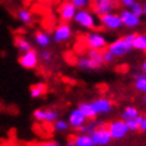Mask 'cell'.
<instances>
[{"label":"cell","mask_w":146,"mask_h":146,"mask_svg":"<svg viewBox=\"0 0 146 146\" xmlns=\"http://www.w3.org/2000/svg\"><path fill=\"white\" fill-rule=\"evenodd\" d=\"M133 50L139 52H146V34H135L133 40Z\"/></svg>","instance_id":"obj_22"},{"label":"cell","mask_w":146,"mask_h":146,"mask_svg":"<svg viewBox=\"0 0 146 146\" xmlns=\"http://www.w3.org/2000/svg\"><path fill=\"white\" fill-rule=\"evenodd\" d=\"M67 121L69 124V126H71V129L78 130L79 127H82L87 121H88V119H87V116L82 113L81 109L74 108V109H72V110L69 111Z\"/></svg>","instance_id":"obj_13"},{"label":"cell","mask_w":146,"mask_h":146,"mask_svg":"<svg viewBox=\"0 0 146 146\" xmlns=\"http://www.w3.org/2000/svg\"><path fill=\"white\" fill-rule=\"evenodd\" d=\"M116 6L118 4L113 0H93V13L97 16L114 11Z\"/></svg>","instance_id":"obj_11"},{"label":"cell","mask_w":146,"mask_h":146,"mask_svg":"<svg viewBox=\"0 0 146 146\" xmlns=\"http://www.w3.org/2000/svg\"><path fill=\"white\" fill-rule=\"evenodd\" d=\"M37 146H63L61 142L58 141H53V140H50V141H45V142H41L40 145Z\"/></svg>","instance_id":"obj_33"},{"label":"cell","mask_w":146,"mask_h":146,"mask_svg":"<svg viewBox=\"0 0 146 146\" xmlns=\"http://www.w3.org/2000/svg\"><path fill=\"white\" fill-rule=\"evenodd\" d=\"M78 108L81 109L82 113L87 116V119H88V120L98 118L97 113H96V110H94V108H93V105H92L90 102H82V103H79Z\"/></svg>","instance_id":"obj_24"},{"label":"cell","mask_w":146,"mask_h":146,"mask_svg":"<svg viewBox=\"0 0 146 146\" xmlns=\"http://www.w3.org/2000/svg\"><path fill=\"white\" fill-rule=\"evenodd\" d=\"M52 127H53V130L56 131V133H67V131L71 129V126H69V124L67 120H64V119H60L58 118L57 120H54V121L52 123Z\"/></svg>","instance_id":"obj_25"},{"label":"cell","mask_w":146,"mask_h":146,"mask_svg":"<svg viewBox=\"0 0 146 146\" xmlns=\"http://www.w3.org/2000/svg\"><path fill=\"white\" fill-rule=\"evenodd\" d=\"M135 37L134 32H130L125 36H121V37L114 40V41L109 42L107 46V50L110 52L115 58H120L124 57L126 54H129L133 50V40Z\"/></svg>","instance_id":"obj_1"},{"label":"cell","mask_w":146,"mask_h":146,"mask_svg":"<svg viewBox=\"0 0 146 146\" xmlns=\"http://www.w3.org/2000/svg\"><path fill=\"white\" fill-rule=\"evenodd\" d=\"M14 46L19 51V53H24L26 51L32 50V42L30 40H27L24 36H15L14 38Z\"/></svg>","instance_id":"obj_17"},{"label":"cell","mask_w":146,"mask_h":146,"mask_svg":"<svg viewBox=\"0 0 146 146\" xmlns=\"http://www.w3.org/2000/svg\"><path fill=\"white\" fill-rule=\"evenodd\" d=\"M134 1H135V0H121V1H120V3H121V4H123L124 6H125V8L129 9L130 6L133 5V3H134Z\"/></svg>","instance_id":"obj_35"},{"label":"cell","mask_w":146,"mask_h":146,"mask_svg":"<svg viewBox=\"0 0 146 146\" xmlns=\"http://www.w3.org/2000/svg\"><path fill=\"white\" fill-rule=\"evenodd\" d=\"M103 124H105V123L103 121V120L98 119V118H96V119H89L82 127H79L78 131H79V133H83V134H89L90 135L94 130L97 129V127H99L100 125H103Z\"/></svg>","instance_id":"obj_18"},{"label":"cell","mask_w":146,"mask_h":146,"mask_svg":"<svg viewBox=\"0 0 146 146\" xmlns=\"http://www.w3.org/2000/svg\"><path fill=\"white\" fill-rule=\"evenodd\" d=\"M107 127L111 136V140H123L130 133L125 120L123 119L111 120V121H109V124H107Z\"/></svg>","instance_id":"obj_4"},{"label":"cell","mask_w":146,"mask_h":146,"mask_svg":"<svg viewBox=\"0 0 146 146\" xmlns=\"http://www.w3.org/2000/svg\"><path fill=\"white\" fill-rule=\"evenodd\" d=\"M98 19H99V24H100L104 29H107V30L118 31V30H120V29L123 27L121 19H120L119 14H116V13H114V11L98 16Z\"/></svg>","instance_id":"obj_7"},{"label":"cell","mask_w":146,"mask_h":146,"mask_svg":"<svg viewBox=\"0 0 146 146\" xmlns=\"http://www.w3.org/2000/svg\"><path fill=\"white\" fill-rule=\"evenodd\" d=\"M90 103H92L94 110H96L98 116L110 114V113L113 111V109H114V104H113V102L109 99V98H105V97L97 98V99L90 102Z\"/></svg>","instance_id":"obj_10"},{"label":"cell","mask_w":146,"mask_h":146,"mask_svg":"<svg viewBox=\"0 0 146 146\" xmlns=\"http://www.w3.org/2000/svg\"><path fill=\"white\" fill-rule=\"evenodd\" d=\"M84 43L88 47V50L103 51L108 46V38L100 31H89L84 37Z\"/></svg>","instance_id":"obj_3"},{"label":"cell","mask_w":146,"mask_h":146,"mask_svg":"<svg viewBox=\"0 0 146 146\" xmlns=\"http://www.w3.org/2000/svg\"><path fill=\"white\" fill-rule=\"evenodd\" d=\"M140 131L146 133V113H145V115H142V120H141V124H140Z\"/></svg>","instance_id":"obj_34"},{"label":"cell","mask_w":146,"mask_h":146,"mask_svg":"<svg viewBox=\"0 0 146 146\" xmlns=\"http://www.w3.org/2000/svg\"><path fill=\"white\" fill-rule=\"evenodd\" d=\"M32 118L38 123L52 124L60 118V111L54 108H38L32 111Z\"/></svg>","instance_id":"obj_6"},{"label":"cell","mask_w":146,"mask_h":146,"mask_svg":"<svg viewBox=\"0 0 146 146\" xmlns=\"http://www.w3.org/2000/svg\"><path fill=\"white\" fill-rule=\"evenodd\" d=\"M77 66L79 69L82 71H86V72H96V71H99L102 68V66L96 62L92 57H89L88 54H82L77 58Z\"/></svg>","instance_id":"obj_15"},{"label":"cell","mask_w":146,"mask_h":146,"mask_svg":"<svg viewBox=\"0 0 146 146\" xmlns=\"http://www.w3.org/2000/svg\"><path fill=\"white\" fill-rule=\"evenodd\" d=\"M30 97L32 99H38V98H42L45 94L47 93V86L42 82L35 83L30 87Z\"/></svg>","instance_id":"obj_19"},{"label":"cell","mask_w":146,"mask_h":146,"mask_svg":"<svg viewBox=\"0 0 146 146\" xmlns=\"http://www.w3.org/2000/svg\"><path fill=\"white\" fill-rule=\"evenodd\" d=\"M76 13H77V9L74 8V5L69 0L61 3L60 6H58V15H60V19L63 23H71V21H73Z\"/></svg>","instance_id":"obj_12"},{"label":"cell","mask_w":146,"mask_h":146,"mask_svg":"<svg viewBox=\"0 0 146 146\" xmlns=\"http://www.w3.org/2000/svg\"><path fill=\"white\" fill-rule=\"evenodd\" d=\"M134 78H135V82H134V88L140 92L142 94H146V74L144 73L139 72V73H134Z\"/></svg>","instance_id":"obj_21"},{"label":"cell","mask_w":146,"mask_h":146,"mask_svg":"<svg viewBox=\"0 0 146 146\" xmlns=\"http://www.w3.org/2000/svg\"><path fill=\"white\" fill-rule=\"evenodd\" d=\"M119 16L121 19V24L126 29H136L141 24V17L135 15L129 9H123L119 13Z\"/></svg>","instance_id":"obj_14"},{"label":"cell","mask_w":146,"mask_h":146,"mask_svg":"<svg viewBox=\"0 0 146 146\" xmlns=\"http://www.w3.org/2000/svg\"><path fill=\"white\" fill-rule=\"evenodd\" d=\"M73 36V30L71 27L69 23H61L58 24L52 31V42L56 43H63V42H68Z\"/></svg>","instance_id":"obj_5"},{"label":"cell","mask_w":146,"mask_h":146,"mask_svg":"<svg viewBox=\"0 0 146 146\" xmlns=\"http://www.w3.org/2000/svg\"><path fill=\"white\" fill-rule=\"evenodd\" d=\"M102 54H103V60H104V63H113L115 61V57L109 52L108 50H103L102 51Z\"/></svg>","instance_id":"obj_32"},{"label":"cell","mask_w":146,"mask_h":146,"mask_svg":"<svg viewBox=\"0 0 146 146\" xmlns=\"http://www.w3.org/2000/svg\"><path fill=\"white\" fill-rule=\"evenodd\" d=\"M142 15L146 16V1H145V4H142Z\"/></svg>","instance_id":"obj_37"},{"label":"cell","mask_w":146,"mask_h":146,"mask_svg":"<svg viewBox=\"0 0 146 146\" xmlns=\"http://www.w3.org/2000/svg\"><path fill=\"white\" fill-rule=\"evenodd\" d=\"M72 140H73L74 146H94L93 141H92V137H90L89 134L79 133L78 135H76Z\"/></svg>","instance_id":"obj_23"},{"label":"cell","mask_w":146,"mask_h":146,"mask_svg":"<svg viewBox=\"0 0 146 146\" xmlns=\"http://www.w3.org/2000/svg\"><path fill=\"white\" fill-rule=\"evenodd\" d=\"M69 1L74 5V8L77 10H79V9H87L89 6V4H90V0H69Z\"/></svg>","instance_id":"obj_31"},{"label":"cell","mask_w":146,"mask_h":146,"mask_svg":"<svg viewBox=\"0 0 146 146\" xmlns=\"http://www.w3.org/2000/svg\"><path fill=\"white\" fill-rule=\"evenodd\" d=\"M73 21H74L79 27H82L83 30L90 31L97 27L98 16L89 9H79V10H77V13H76Z\"/></svg>","instance_id":"obj_2"},{"label":"cell","mask_w":146,"mask_h":146,"mask_svg":"<svg viewBox=\"0 0 146 146\" xmlns=\"http://www.w3.org/2000/svg\"><path fill=\"white\" fill-rule=\"evenodd\" d=\"M141 102H142L144 104H146V94H144V97L141 98Z\"/></svg>","instance_id":"obj_39"},{"label":"cell","mask_w":146,"mask_h":146,"mask_svg":"<svg viewBox=\"0 0 146 146\" xmlns=\"http://www.w3.org/2000/svg\"><path fill=\"white\" fill-rule=\"evenodd\" d=\"M129 10L133 14H135V15H137V16H142V4L140 1H137V0H135V1L133 3V5L129 8Z\"/></svg>","instance_id":"obj_30"},{"label":"cell","mask_w":146,"mask_h":146,"mask_svg":"<svg viewBox=\"0 0 146 146\" xmlns=\"http://www.w3.org/2000/svg\"><path fill=\"white\" fill-rule=\"evenodd\" d=\"M140 72L144 73V74H146V58L141 62V64H140Z\"/></svg>","instance_id":"obj_36"},{"label":"cell","mask_w":146,"mask_h":146,"mask_svg":"<svg viewBox=\"0 0 146 146\" xmlns=\"http://www.w3.org/2000/svg\"><path fill=\"white\" fill-rule=\"evenodd\" d=\"M17 62L23 68L25 69H35L40 63V57H38V51L30 50L24 53H20Z\"/></svg>","instance_id":"obj_8"},{"label":"cell","mask_w":146,"mask_h":146,"mask_svg":"<svg viewBox=\"0 0 146 146\" xmlns=\"http://www.w3.org/2000/svg\"><path fill=\"white\" fill-rule=\"evenodd\" d=\"M34 42L40 48H47L52 43V37L46 31H37L34 35Z\"/></svg>","instance_id":"obj_16"},{"label":"cell","mask_w":146,"mask_h":146,"mask_svg":"<svg viewBox=\"0 0 146 146\" xmlns=\"http://www.w3.org/2000/svg\"><path fill=\"white\" fill-rule=\"evenodd\" d=\"M113 1H115V3H119V1H121V0H113Z\"/></svg>","instance_id":"obj_40"},{"label":"cell","mask_w":146,"mask_h":146,"mask_svg":"<svg viewBox=\"0 0 146 146\" xmlns=\"http://www.w3.org/2000/svg\"><path fill=\"white\" fill-rule=\"evenodd\" d=\"M89 57H92L94 61L98 62L100 66L104 64V60H103V54H102V51L99 50H88V52H87Z\"/></svg>","instance_id":"obj_28"},{"label":"cell","mask_w":146,"mask_h":146,"mask_svg":"<svg viewBox=\"0 0 146 146\" xmlns=\"http://www.w3.org/2000/svg\"><path fill=\"white\" fill-rule=\"evenodd\" d=\"M142 120V115H136L134 118H129L125 120L127 127H129V131H133V133H136V131L140 130V124Z\"/></svg>","instance_id":"obj_26"},{"label":"cell","mask_w":146,"mask_h":146,"mask_svg":"<svg viewBox=\"0 0 146 146\" xmlns=\"http://www.w3.org/2000/svg\"><path fill=\"white\" fill-rule=\"evenodd\" d=\"M140 114V111H139V109L136 107H134V105H127L123 109V111L120 113V119L123 120H126L129 118H134V116H136Z\"/></svg>","instance_id":"obj_27"},{"label":"cell","mask_w":146,"mask_h":146,"mask_svg":"<svg viewBox=\"0 0 146 146\" xmlns=\"http://www.w3.org/2000/svg\"><path fill=\"white\" fill-rule=\"evenodd\" d=\"M66 146H74V144H73V140H68L67 144H66Z\"/></svg>","instance_id":"obj_38"},{"label":"cell","mask_w":146,"mask_h":146,"mask_svg":"<svg viewBox=\"0 0 146 146\" xmlns=\"http://www.w3.org/2000/svg\"><path fill=\"white\" fill-rule=\"evenodd\" d=\"M38 57H40V61H42V62H46V63H48V62L52 61L53 54H52V52H51L50 50H47V48H42V50L38 52Z\"/></svg>","instance_id":"obj_29"},{"label":"cell","mask_w":146,"mask_h":146,"mask_svg":"<svg viewBox=\"0 0 146 146\" xmlns=\"http://www.w3.org/2000/svg\"><path fill=\"white\" fill-rule=\"evenodd\" d=\"M16 19L24 25H31L34 23V14L29 9H19L16 13Z\"/></svg>","instance_id":"obj_20"},{"label":"cell","mask_w":146,"mask_h":146,"mask_svg":"<svg viewBox=\"0 0 146 146\" xmlns=\"http://www.w3.org/2000/svg\"><path fill=\"white\" fill-rule=\"evenodd\" d=\"M93 145L94 146H107L111 142V136L109 134V130L107 127V124H103L99 127H97L96 130L90 134Z\"/></svg>","instance_id":"obj_9"}]
</instances>
